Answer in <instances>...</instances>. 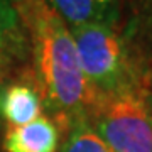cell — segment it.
<instances>
[{"label": "cell", "instance_id": "obj_1", "mask_svg": "<svg viewBox=\"0 0 152 152\" xmlns=\"http://www.w3.org/2000/svg\"><path fill=\"white\" fill-rule=\"evenodd\" d=\"M32 58L34 80L42 107L64 129L88 118L98 95L81 69L75 39L46 0L17 4Z\"/></svg>", "mask_w": 152, "mask_h": 152}, {"label": "cell", "instance_id": "obj_2", "mask_svg": "<svg viewBox=\"0 0 152 152\" xmlns=\"http://www.w3.org/2000/svg\"><path fill=\"white\" fill-rule=\"evenodd\" d=\"M88 122L112 152H152V108L139 85L100 96Z\"/></svg>", "mask_w": 152, "mask_h": 152}, {"label": "cell", "instance_id": "obj_3", "mask_svg": "<svg viewBox=\"0 0 152 152\" xmlns=\"http://www.w3.org/2000/svg\"><path fill=\"white\" fill-rule=\"evenodd\" d=\"M69 32L81 69L98 98L135 85L125 44L113 27L86 26Z\"/></svg>", "mask_w": 152, "mask_h": 152}, {"label": "cell", "instance_id": "obj_4", "mask_svg": "<svg viewBox=\"0 0 152 152\" xmlns=\"http://www.w3.org/2000/svg\"><path fill=\"white\" fill-rule=\"evenodd\" d=\"M69 31L86 26L113 27L118 19L117 0H46Z\"/></svg>", "mask_w": 152, "mask_h": 152}, {"label": "cell", "instance_id": "obj_5", "mask_svg": "<svg viewBox=\"0 0 152 152\" xmlns=\"http://www.w3.org/2000/svg\"><path fill=\"white\" fill-rule=\"evenodd\" d=\"M59 139V125L48 115H41L31 124L9 127L4 149L5 152H58Z\"/></svg>", "mask_w": 152, "mask_h": 152}, {"label": "cell", "instance_id": "obj_6", "mask_svg": "<svg viewBox=\"0 0 152 152\" xmlns=\"http://www.w3.org/2000/svg\"><path fill=\"white\" fill-rule=\"evenodd\" d=\"M42 100L36 85L29 81H14L2 88L0 117L9 127H20L41 117Z\"/></svg>", "mask_w": 152, "mask_h": 152}, {"label": "cell", "instance_id": "obj_7", "mask_svg": "<svg viewBox=\"0 0 152 152\" xmlns=\"http://www.w3.org/2000/svg\"><path fill=\"white\" fill-rule=\"evenodd\" d=\"M31 56L29 39L20 14L12 0H0V61L22 63Z\"/></svg>", "mask_w": 152, "mask_h": 152}, {"label": "cell", "instance_id": "obj_8", "mask_svg": "<svg viewBox=\"0 0 152 152\" xmlns=\"http://www.w3.org/2000/svg\"><path fill=\"white\" fill-rule=\"evenodd\" d=\"M59 152H112L102 140L88 118H80L68 129V135L61 144Z\"/></svg>", "mask_w": 152, "mask_h": 152}, {"label": "cell", "instance_id": "obj_9", "mask_svg": "<svg viewBox=\"0 0 152 152\" xmlns=\"http://www.w3.org/2000/svg\"><path fill=\"white\" fill-rule=\"evenodd\" d=\"M147 98H149V103H151V108H152V91L147 93Z\"/></svg>", "mask_w": 152, "mask_h": 152}, {"label": "cell", "instance_id": "obj_10", "mask_svg": "<svg viewBox=\"0 0 152 152\" xmlns=\"http://www.w3.org/2000/svg\"><path fill=\"white\" fill-rule=\"evenodd\" d=\"M12 2H14V4L17 5V4H20V2H26V0H12Z\"/></svg>", "mask_w": 152, "mask_h": 152}, {"label": "cell", "instance_id": "obj_11", "mask_svg": "<svg viewBox=\"0 0 152 152\" xmlns=\"http://www.w3.org/2000/svg\"><path fill=\"white\" fill-rule=\"evenodd\" d=\"M4 68H5V64H4V63H2V61H0V71L4 69Z\"/></svg>", "mask_w": 152, "mask_h": 152}]
</instances>
